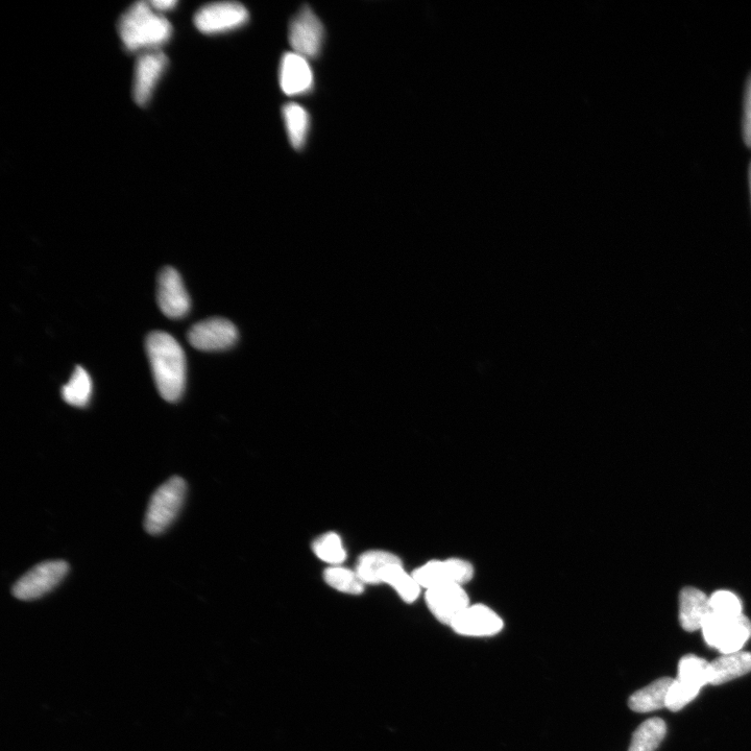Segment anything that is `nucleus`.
I'll list each match as a JSON object with an SVG mask.
<instances>
[{"label": "nucleus", "instance_id": "obj_1", "mask_svg": "<svg viewBox=\"0 0 751 751\" xmlns=\"http://www.w3.org/2000/svg\"><path fill=\"white\" fill-rule=\"evenodd\" d=\"M145 349L159 394L167 402H178L186 385V357L183 348L171 334L155 331L148 335Z\"/></svg>", "mask_w": 751, "mask_h": 751}, {"label": "nucleus", "instance_id": "obj_2", "mask_svg": "<svg viewBox=\"0 0 751 751\" xmlns=\"http://www.w3.org/2000/svg\"><path fill=\"white\" fill-rule=\"evenodd\" d=\"M118 32L128 50L135 52L166 43L173 35V27L150 3L139 2L120 18Z\"/></svg>", "mask_w": 751, "mask_h": 751}, {"label": "nucleus", "instance_id": "obj_3", "mask_svg": "<svg viewBox=\"0 0 751 751\" xmlns=\"http://www.w3.org/2000/svg\"><path fill=\"white\" fill-rule=\"evenodd\" d=\"M187 491L186 482L179 476L162 484L151 498L144 527L150 535H160L177 518Z\"/></svg>", "mask_w": 751, "mask_h": 751}, {"label": "nucleus", "instance_id": "obj_4", "mask_svg": "<svg viewBox=\"0 0 751 751\" xmlns=\"http://www.w3.org/2000/svg\"><path fill=\"white\" fill-rule=\"evenodd\" d=\"M706 685H710V663L688 654L678 664V677L669 690L666 708L672 712L681 711Z\"/></svg>", "mask_w": 751, "mask_h": 751}, {"label": "nucleus", "instance_id": "obj_5", "mask_svg": "<svg viewBox=\"0 0 751 751\" xmlns=\"http://www.w3.org/2000/svg\"><path fill=\"white\" fill-rule=\"evenodd\" d=\"M701 631L710 647L722 654L736 653L751 638V622L744 615L722 617L711 614Z\"/></svg>", "mask_w": 751, "mask_h": 751}, {"label": "nucleus", "instance_id": "obj_6", "mask_svg": "<svg viewBox=\"0 0 751 751\" xmlns=\"http://www.w3.org/2000/svg\"><path fill=\"white\" fill-rule=\"evenodd\" d=\"M68 570L69 566L64 561L39 564L17 581L12 591L13 595L20 600L40 598L56 588Z\"/></svg>", "mask_w": 751, "mask_h": 751}, {"label": "nucleus", "instance_id": "obj_7", "mask_svg": "<svg viewBox=\"0 0 751 751\" xmlns=\"http://www.w3.org/2000/svg\"><path fill=\"white\" fill-rule=\"evenodd\" d=\"M239 332L236 326L223 318H212L193 325L188 333L189 344L200 351H226L236 345Z\"/></svg>", "mask_w": 751, "mask_h": 751}, {"label": "nucleus", "instance_id": "obj_8", "mask_svg": "<svg viewBox=\"0 0 751 751\" xmlns=\"http://www.w3.org/2000/svg\"><path fill=\"white\" fill-rule=\"evenodd\" d=\"M248 10L238 3H214L201 8L195 16L197 29L207 35L234 31L249 20Z\"/></svg>", "mask_w": 751, "mask_h": 751}, {"label": "nucleus", "instance_id": "obj_9", "mask_svg": "<svg viewBox=\"0 0 751 751\" xmlns=\"http://www.w3.org/2000/svg\"><path fill=\"white\" fill-rule=\"evenodd\" d=\"M325 31L322 22L311 8L304 7L289 26V43L294 53L309 59L319 56Z\"/></svg>", "mask_w": 751, "mask_h": 751}, {"label": "nucleus", "instance_id": "obj_10", "mask_svg": "<svg viewBox=\"0 0 751 751\" xmlns=\"http://www.w3.org/2000/svg\"><path fill=\"white\" fill-rule=\"evenodd\" d=\"M413 576L421 588L430 590L440 586L468 583L474 576L473 566L464 560L432 561L417 569Z\"/></svg>", "mask_w": 751, "mask_h": 751}, {"label": "nucleus", "instance_id": "obj_11", "mask_svg": "<svg viewBox=\"0 0 751 751\" xmlns=\"http://www.w3.org/2000/svg\"><path fill=\"white\" fill-rule=\"evenodd\" d=\"M157 301L164 316L169 319H182L190 311L191 301L181 275L171 266H166L159 274Z\"/></svg>", "mask_w": 751, "mask_h": 751}, {"label": "nucleus", "instance_id": "obj_12", "mask_svg": "<svg viewBox=\"0 0 751 751\" xmlns=\"http://www.w3.org/2000/svg\"><path fill=\"white\" fill-rule=\"evenodd\" d=\"M426 602L434 617L450 626L470 607L469 596L459 585L440 586L427 590Z\"/></svg>", "mask_w": 751, "mask_h": 751}, {"label": "nucleus", "instance_id": "obj_13", "mask_svg": "<svg viewBox=\"0 0 751 751\" xmlns=\"http://www.w3.org/2000/svg\"><path fill=\"white\" fill-rule=\"evenodd\" d=\"M502 619L483 604L470 605L451 624L453 631L467 637H491L503 629Z\"/></svg>", "mask_w": 751, "mask_h": 751}, {"label": "nucleus", "instance_id": "obj_14", "mask_svg": "<svg viewBox=\"0 0 751 751\" xmlns=\"http://www.w3.org/2000/svg\"><path fill=\"white\" fill-rule=\"evenodd\" d=\"M168 63L167 57L161 52H151L142 55L135 67L133 95L137 105L145 106L151 99L155 88L164 74Z\"/></svg>", "mask_w": 751, "mask_h": 751}, {"label": "nucleus", "instance_id": "obj_15", "mask_svg": "<svg viewBox=\"0 0 751 751\" xmlns=\"http://www.w3.org/2000/svg\"><path fill=\"white\" fill-rule=\"evenodd\" d=\"M280 86L289 96L303 94L313 85V74L306 58L296 54H286L280 65Z\"/></svg>", "mask_w": 751, "mask_h": 751}, {"label": "nucleus", "instance_id": "obj_16", "mask_svg": "<svg viewBox=\"0 0 751 751\" xmlns=\"http://www.w3.org/2000/svg\"><path fill=\"white\" fill-rule=\"evenodd\" d=\"M710 597L704 592L687 587L680 594V622L686 632L699 631L711 616Z\"/></svg>", "mask_w": 751, "mask_h": 751}, {"label": "nucleus", "instance_id": "obj_17", "mask_svg": "<svg viewBox=\"0 0 751 751\" xmlns=\"http://www.w3.org/2000/svg\"><path fill=\"white\" fill-rule=\"evenodd\" d=\"M751 671V653L739 651L723 654L710 663V685L718 686L731 682Z\"/></svg>", "mask_w": 751, "mask_h": 751}, {"label": "nucleus", "instance_id": "obj_18", "mask_svg": "<svg viewBox=\"0 0 751 751\" xmlns=\"http://www.w3.org/2000/svg\"><path fill=\"white\" fill-rule=\"evenodd\" d=\"M673 678L663 677L637 691L628 699V707L637 713H649L666 708L667 696Z\"/></svg>", "mask_w": 751, "mask_h": 751}, {"label": "nucleus", "instance_id": "obj_19", "mask_svg": "<svg viewBox=\"0 0 751 751\" xmlns=\"http://www.w3.org/2000/svg\"><path fill=\"white\" fill-rule=\"evenodd\" d=\"M398 561L399 557L391 552L368 551L359 557L355 571L363 584L378 585L386 569Z\"/></svg>", "mask_w": 751, "mask_h": 751}, {"label": "nucleus", "instance_id": "obj_20", "mask_svg": "<svg viewBox=\"0 0 751 751\" xmlns=\"http://www.w3.org/2000/svg\"><path fill=\"white\" fill-rule=\"evenodd\" d=\"M381 584L392 586L408 603L416 601L422 589L413 574L409 575L405 571L401 560L386 569L382 575Z\"/></svg>", "mask_w": 751, "mask_h": 751}, {"label": "nucleus", "instance_id": "obj_21", "mask_svg": "<svg viewBox=\"0 0 751 751\" xmlns=\"http://www.w3.org/2000/svg\"><path fill=\"white\" fill-rule=\"evenodd\" d=\"M667 733V726L661 718H651L642 723L634 733L628 751H654Z\"/></svg>", "mask_w": 751, "mask_h": 751}, {"label": "nucleus", "instance_id": "obj_22", "mask_svg": "<svg viewBox=\"0 0 751 751\" xmlns=\"http://www.w3.org/2000/svg\"><path fill=\"white\" fill-rule=\"evenodd\" d=\"M283 117L290 143L296 150H301L306 142L310 126L307 111L300 105L292 103L283 108Z\"/></svg>", "mask_w": 751, "mask_h": 751}, {"label": "nucleus", "instance_id": "obj_23", "mask_svg": "<svg viewBox=\"0 0 751 751\" xmlns=\"http://www.w3.org/2000/svg\"><path fill=\"white\" fill-rule=\"evenodd\" d=\"M63 400L76 407H85L91 399L92 381L87 371L77 367L67 384L62 387Z\"/></svg>", "mask_w": 751, "mask_h": 751}, {"label": "nucleus", "instance_id": "obj_24", "mask_svg": "<svg viewBox=\"0 0 751 751\" xmlns=\"http://www.w3.org/2000/svg\"><path fill=\"white\" fill-rule=\"evenodd\" d=\"M326 583L336 591L359 595L365 591V584L360 579L356 571L347 568L333 566L328 568L324 573Z\"/></svg>", "mask_w": 751, "mask_h": 751}, {"label": "nucleus", "instance_id": "obj_25", "mask_svg": "<svg viewBox=\"0 0 751 751\" xmlns=\"http://www.w3.org/2000/svg\"><path fill=\"white\" fill-rule=\"evenodd\" d=\"M312 549L320 560L333 566L341 565L347 557L343 541L335 532H328L318 538L314 541Z\"/></svg>", "mask_w": 751, "mask_h": 751}, {"label": "nucleus", "instance_id": "obj_26", "mask_svg": "<svg viewBox=\"0 0 751 751\" xmlns=\"http://www.w3.org/2000/svg\"><path fill=\"white\" fill-rule=\"evenodd\" d=\"M712 614L722 617H737L743 615L741 599L733 592L720 590L710 597Z\"/></svg>", "mask_w": 751, "mask_h": 751}, {"label": "nucleus", "instance_id": "obj_27", "mask_svg": "<svg viewBox=\"0 0 751 751\" xmlns=\"http://www.w3.org/2000/svg\"><path fill=\"white\" fill-rule=\"evenodd\" d=\"M743 137L748 148H751V74L749 75L744 93Z\"/></svg>", "mask_w": 751, "mask_h": 751}, {"label": "nucleus", "instance_id": "obj_28", "mask_svg": "<svg viewBox=\"0 0 751 751\" xmlns=\"http://www.w3.org/2000/svg\"><path fill=\"white\" fill-rule=\"evenodd\" d=\"M150 4L157 12L171 10L177 6V2H174V0H154Z\"/></svg>", "mask_w": 751, "mask_h": 751}, {"label": "nucleus", "instance_id": "obj_29", "mask_svg": "<svg viewBox=\"0 0 751 751\" xmlns=\"http://www.w3.org/2000/svg\"><path fill=\"white\" fill-rule=\"evenodd\" d=\"M748 178H749V187H750V195H751V163H750V165H749V174H748Z\"/></svg>", "mask_w": 751, "mask_h": 751}]
</instances>
